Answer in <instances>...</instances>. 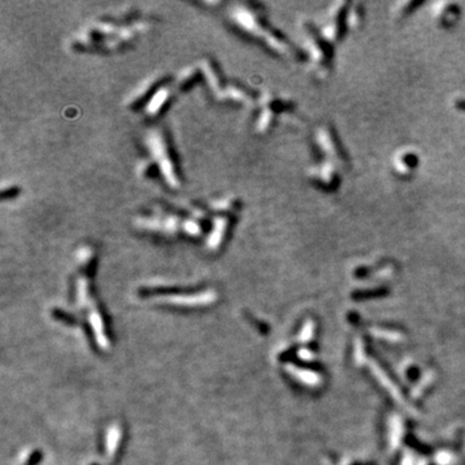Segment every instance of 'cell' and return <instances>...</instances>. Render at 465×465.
<instances>
[{
	"label": "cell",
	"instance_id": "obj_2",
	"mask_svg": "<svg viewBox=\"0 0 465 465\" xmlns=\"http://www.w3.org/2000/svg\"><path fill=\"white\" fill-rule=\"evenodd\" d=\"M229 18L237 29L257 40H261L275 53H288L287 43L280 38V35L274 33L275 30H271L270 26L265 24V17L260 12V9L246 4H236L230 9Z\"/></svg>",
	"mask_w": 465,
	"mask_h": 465
},
{
	"label": "cell",
	"instance_id": "obj_4",
	"mask_svg": "<svg viewBox=\"0 0 465 465\" xmlns=\"http://www.w3.org/2000/svg\"><path fill=\"white\" fill-rule=\"evenodd\" d=\"M213 208L216 211V216L212 222V229L207 234L206 246L209 251L216 252V251L220 250V247L224 243L225 238H226V233L229 230L230 224H231V218L237 215L239 206L238 202L229 198V199L216 202Z\"/></svg>",
	"mask_w": 465,
	"mask_h": 465
},
{
	"label": "cell",
	"instance_id": "obj_5",
	"mask_svg": "<svg viewBox=\"0 0 465 465\" xmlns=\"http://www.w3.org/2000/svg\"><path fill=\"white\" fill-rule=\"evenodd\" d=\"M122 438V429L118 425L110 428L107 430V437H106V453L109 459H112L115 456V452L119 448V443H121Z\"/></svg>",
	"mask_w": 465,
	"mask_h": 465
},
{
	"label": "cell",
	"instance_id": "obj_1",
	"mask_svg": "<svg viewBox=\"0 0 465 465\" xmlns=\"http://www.w3.org/2000/svg\"><path fill=\"white\" fill-rule=\"evenodd\" d=\"M149 24L144 20H135L128 25H117L112 21H100L84 29L77 36L75 44L83 49L115 50L126 47L140 33L147 30Z\"/></svg>",
	"mask_w": 465,
	"mask_h": 465
},
{
	"label": "cell",
	"instance_id": "obj_3",
	"mask_svg": "<svg viewBox=\"0 0 465 465\" xmlns=\"http://www.w3.org/2000/svg\"><path fill=\"white\" fill-rule=\"evenodd\" d=\"M145 142H146L147 150L151 156V165H142L144 171L149 169V167L156 168L158 172L162 175L168 188L179 189L181 185V180L176 169L171 146H169L164 131L160 128H153L146 133Z\"/></svg>",
	"mask_w": 465,
	"mask_h": 465
}]
</instances>
